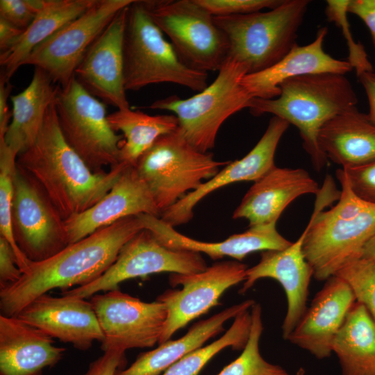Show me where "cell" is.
<instances>
[{"label": "cell", "mask_w": 375, "mask_h": 375, "mask_svg": "<svg viewBox=\"0 0 375 375\" xmlns=\"http://www.w3.org/2000/svg\"><path fill=\"white\" fill-rule=\"evenodd\" d=\"M143 229L138 215L123 218L68 244L27 269L12 285L0 290V310L16 316L28 303L49 291L83 286L100 277L115 261L122 247Z\"/></svg>", "instance_id": "cell-1"}, {"label": "cell", "mask_w": 375, "mask_h": 375, "mask_svg": "<svg viewBox=\"0 0 375 375\" xmlns=\"http://www.w3.org/2000/svg\"><path fill=\"white\" fill-rule=\"evenodd\" d=\"M336 176L341 191L331 176L326 177L304 230L303 254L318 281H326L347 262L362 256L375 235V203L353 192L342 168L337 169Z\"/></svg>", "instance_id": "cell-2"}, {"label": "cell", "mask_w": 375, "mask_h": 375, "mask_svg": "<svg viewBox=\"0 0 375 375\" xmlns=\"http://www.w3.org/2000/svg\"><path fill=\"white\" fill-rule=\"evenodd\" d=\"M17 165L40 185L65 220L95 205L127 167L119 163L109 172H93L65 140L55 101L35 142L17 155Z\"/></svg>", "instance_id": "cell-3"}, {"label": "cell", "mask_w": 375, "mask_h": 375, "mask_svg": "<svg viewBox=\"0 0 375 375\" xmlns=\"http://www.w3.org/2000/svg\"><path fill=\"white\" fill-rule=\"evenodd\" d=\"M274 99L253 98L249 109L254 116L272 114L295 126L312 166L319 172L328 159L319 149L322 126L338 114L356 106L358 99L344 74L320 73L289 78L279 86Z\"/></svg>", "instance_id": "cell-4"}, {"label": "cell", "mask_w": 375, "mask_h": 375, "mask_svg": "<svg viewBox=\"0 0 375 375\" xmlns=\"http://www.w3.org/2000/svg\"><path fill=\"white\" fill-rule=\"evenodd\" d=\"M124 79L126 91L171 83L201 92L208 73L193 69L180 58L173 45L150 17L144 1L128 8L124 38Z\"/></svg>", "instance_id": "cell-5"}, {"label": "cell", "mask_w": 375, "mask_h": 375, "mask_svg": "<svg viewBox=\"0 0 375 375\" xmlns=\"http://www.w3.org/2000/svg\"><path fill=\"white\" fill-rule=\"evenodd\" d=\"M309 3L308 0H283L267 12L214 17L227 38L228 58L244 65L248 74L277 63L297 44V32Z\"/></svg>", "instance_id": "cell-6"}, {"label": "cell", "mask_w": 375, "mask_h": 375, "mask_svg": "<svg viewBox=\"0 0 375 375\" xmlns=\"http://www.w3.org/2000/svg\"><path fill=\"white\" fill-rule=\"evenodd\" d=\"M218 72L212 83L197 94L185 99L170 96L149 106L174 114L183 135L202 152L214 148L222 124L234 113L249 108L253 99L242 84L248 74L244 65L227 58Z\"/></svg>", "instance_id": "cell-7"}, {"label": "cell", "mask_w": 375, "mask_h": 375, "mask_svg": "<svg viewBox=\"0 0 375 375\" xmlns=\"http://www.w3.org/2000/svg\"><path fill=\"white\" fill-rule=\"evenodd\" d=\"M228 162L216 160L211 153L196 149L178 127L160 136L135 167L162 214Z\"/></svg>", "instance_id": "cell-8"}, {"label": "cell", "mask_w": 375, "mask_h": 375, "mask_svg": "<svg viewBox=\"0 0 375 375\" xmlns=\"http://www.w3.org/2000/svg\"><path fill=\"white\" fill-rule=\"evenodd\" d=\"M55 106L65 140L93 172H105V167L119 163L123 135L110 126L105 103L75 77L64 87L58 85Z\"/></svg>", "instance_id": "cell-9"}, {"label": "cell", "mask_w": 375, "mask_h": 375, "mask_svg": "<svg viewBox=\"0 0 375 375\" xmlns=\"http://www.w3.org/2000/svg\"><path fill=\"white\" fill-rule=\"evenodd\" d=\"M144 1L152 20L185 65L206 73L219 70L228 56V43L214 16L196 0Z\"/></svg>", "instance_id": "cell-10"}, {"label": "cell", "mask_w": 375, "mask_h": 375, "mask_svg": "<svg viewBox=\"0 0 375 375\" xmlns=\"http://www.w3.org/2000/svg\"><path fill=\"white\" fill-rule=\"evenodd\" d=\"M207 267L201 253L169 249L143 228L122 247L115 261L100 277L62 291V294L87 299L100 292L119 289V283L130 278L161 272L193 274Z\"/></svg>", "instance_id": "cell-11"}, {"label": "cell", "mask_w": 375, "mask_h": 375, "mask_svg": "<svg viewBox=\"0 0 375 375\" xmlns=\"http://www.w3.org/2000/svg\"><path fill=\"white\" fill-rule=\"evenodd\" d=\"M133 1L95 0L81 15L37 46L22 65L40 68L54 83L67 85L89 47L115 16Z\"/></svg>", "instance_id": "cell-12"}, {"label": "cell", "mask_w": 375, "mask_h": 375, "mask_svg": "<svg viewBox=\"0 0 375 375\" xmlns=\"http://www.w3.org/2000/svg\"><path fill=\"white\" fill-rule=\"evenodd\" d=\"M11 222L17 245L33 262L44 260L68 245L65 219L40 185L17 165Z\"/></svg>", "instance_id": "cell-13"}, {"label": "cell", "mask_w": 375, "mask_h": 375, "mask_svg": "<svg viewBox=\"0 0 375 375\" xmlns=\"http://www.w3.org/2000/svg\"><path fill=\"white\" fill-rule=\"evenodd\" d=\"M90 301L103 333V351L159 344L167 317L163 303L144 302L119 289L97 293Z\"/></svg>", "instance_id": "cell-14"}, {"label": "cell", "mask_w": 375, "mask_h": 375, "mask_svg": "<svg viewBox=\"0 0 375 375\" xmlns=\"http://www.w3.org/2000/svg\"><path fill=\"white\" fill-rule=\"evenodd\" d=\"M247 269V265L240 261L226 260L217 262L200 272L171 274L169 285L173 288L181 285L182 288L167 290L156 299L163 303L167 310L158 344L170 340L178 330L219 305V299L226 290L245 281Z\"/></svg>", "instance_id": "cell-15"}, {"label": "cell", "mask_w": 375, "mask_h": 375, "mask_svg": "<svg viewBox=\"0 0 375 375\" xmlns=\"http://www.w3.org/2000/svg\"><path fill=\"white\" fill-rule=\"evenodd\" d=\"M128 6L115 16L92 44L74 72L76 81L90 94L118 110L130 108L124 79V38Z\"/></svg>", "instance_id": "cell-16"}, {"label": "cell", "mask_w": 375, "mask_h": 375, "mask_svg": "<svg viewBox=\"0 0 375 375\" xmlns=\"http://www.w3.org/2000/svg\"><path fill=\"white\" fill-rule=\"evenodd\" d=\"M289 125L285 120L272 117L260 140L245 156L229 161L213 177L163 211L160 217L173 227L185 224L192 219L195 206L212 192L234 183L260 178L275 166L277 146Z\"/></svg>", "instance_id": "cell-17"}, {"label": "cell", "mask_w": 375, "mask_h": 375, "mask_svg": "<svg viewBox=\"0 0 375 375\" xmlns=\"http://www.w3.org/2000/svg\"><path fill=\"white\" fill-rule=\"evenodd\" d=\"M16 317L81 351L103 339L93 307L85 299L46 293L28 303Z\"/></svg>", "instance_id": "cell-18"}, {"label": "cell", "mask_w": 375, "mask_h": 375, "mask_svg": "<svg viewBox=\"0 0 375 375\" xmlns=\"http://www.w3.org/2000/svg\"><path fill=\"white\" fill-rule=\"evenodd\" d=\"M160 217L152 194L135 166H127L110 190L87 210L65 220L68 244L129 217Z\"/></svg>", "instance_id": "cell-19"}, {"label": "cell", "mask_w": 375, "mask_h": 375, "mask_svg": "<svg viewBox=\"0 0 375 375\" xmlns=\"http://www.w3.org/2000/svg\"><path fill=\"white\" fill-rule=\"evenodd\" d=\"M326 281L287 338L319 359L331 355L334 338L356 301L341 278L333 275Z\"/></svg>", "instance_id": "cell-20"}, {"label": "cell", "mask_w": 375, "mask_h": 375, "mask_svg": "<svg viewBox=\"0 0 375 375\" xmlns=\"http://www.w3.org/2000/svg\"><path fill=\"white\" fill-rule=\"evenodd\" d=\"M304 231L288 247L262 251L256 265L248 268L240 294H244L263 278L277 281L285 290L288 308L282 325L283 338L287 340L307 308L308 288L313 271L303 251Z\"/></svg>", "instance_id": "cell-21"}, {"label": "cell", "mask_w": 375, "mask_h": 375, "mask_svg": "<svg viewBox=\"0 0 375 375\" xmlns=\"http://www.w3.org/2000/svg\"><path fill=\"white\" fill-rule=\"evenodd\" d=\"M138 216L143 228L151 231L164 246L205 253L215 260L228 256L241 261L252 252L282 250L292 243L278 233L276 222L250 226L221 242H207L180 233L159 217L148 214Z\"/></svg>", "instance_id": "cell-22"}, {"label": "cell", "mask_w": 375, "mask_h": 375, "mask_svg": "<svg viewBox=\"0 0 375 375\" xmlns=\"http://www.w3.org/2000/svg\"><path fill=\"white\" fill-rule=\"evenodd\" d=\"M319 189L306 170L275 165L254 181L232 217L247 219L249 227L277 222L292 201L303 194H317Z\"/></svg>", "instance_id": "cell-23"}, {"label": "cell", "mask_w": 375, "mask_h": 375, "mask_svg": "<svg viewBox=\"0 0 375 375\" xmlns=\"http://www.w3.org/2000/svg\"><path fill=\"white\" fill-rule=\"evenodd\" d=\"M327 33L326 27L321 28L311 43L296 44L273 66L247 74L242 80V85L253 98L269 99L279 96L280 85L289 78L320 73L344 75L351 72L353 68L348 60L336 59L324 51L323 44Z\"/></svg>", "instance_id": "cell-24"}, {"label": "cell", "mask_w": 375, "mask_h": 375, "mask_svg": "<svg viewBox=\"0 0 375 375\" xmlns=\"http://www.w3.org/2000/svg\"><path fill=\"white\" fill-rule=\"evenodd\" d=\"M53 339L16 316L0 315V375H42L66 350Z\"/></svg>", "instance_id": "cell-25"}, {"label": "cell", "mask_w": 375, "mask_h": 375, "mask_svg": "<svg viewBox=\"0 0 375 375\" xmlns=\"http://www.w3.org/2000/svg\"><path fill=\"white\" fill-rule=\"evenodd\" d=\"M317 141L327 159L342 168L375 161V124L356 106L327 121L319 131Z\"/></svg>", "instance_id": "cell-26"}, {"label": "cell", "mask_w": 375, "mask_h": 375, "mask_svg": "<svg viewBox=\"0 0 375 375\" xmlns=\"http://www.w3.org/2000/svg\"><path fill=\"white\" fill-rule=\"evenodd\" d=\"M255 301L248 299L195 323L183 337L168 340L151 351L140 353L131 365L115 375H159L188 353L201 347L224 331V323L249 310Z\"/></svg>", "instance_id": "cell-27"}, {"label": "cell", "mask_w": 375, "mask_h": 375, "mask_svg": "<svg viewBox=\"0 0 375 375\" xmlns=\"http://www.w3.org/2000/svg\"><path fill=\"white\" fill-rule=\"evenodd\" d=\"M48 74L35 67L27 88L11 96L12 118L3 138L6 144L18 154L35 142L50 106L54 102L58 85Z\"/></svg>", "instance_id": "cell-28"}, {"label": "cell", "mask_w": 375, "mask_h": 375, "mask_svg": "<svg viewBox=\"0 0 375 375\" xmlns=\"http://www.w3.org/2000/svg\"><path fill=\"white\" fill-rule=\"evenodd\" d=\"M342 375H375V321L356 301L332 344Z\"/></svg>", "instance_id": "cell-29"}, {"label": "cell", "mask_w": 375, "mask_h": 375, "mask_svg": "<svg viewBox=\"0 0 375 375\" xmlns=\"http://www.w3.org/2000/svg\"><path fill=\"white\" fill-rule=\"evenodd\" d=\"M95 0H43L36 17L17 44L0 55L3 74L8 79L40 44L61 27L85 12Z\"/></svg>", "instance_id": "cell-30"}, {"label": "cell", "mask_w": 375, "mask_h": 375, "mask_svg": "<svg viewBox=\"0 0 375 375\" xmlns=\"http://www.w3.org/2000/svg\"><path fill=\"white\" fill-rule=\"evenodd\" d=\"M115 132L124 137L119 163L135 166L139 158L162 135L176 131L178 121L174 114L149 115L131 108L117 110L107 116Z\"/></svg>", "instance_id": "cell-31"}, {"label": "cell", "mask_w": 375, "mask_h": 375, "mask_svg": "<svg viewBox=\"0 0 375 375\" xmlns=\"http://www.w3.org/2000/svg\"><path fill=\"white\" fill-rule=\"evenodd\" d=\"M251 327V315L247 310L234 318L232 325L220 338L188 353L162 375H199L207 362L224 349H243L249 340Z\"/></svg>", "instance_id": "cell-32"}, {"label": "cell", "mask_w": 375, "mask_h": 375, "mask_svg": "<svg viewBox=\"0 0 375 375\" xmlns=\"http://www.w3.org/2000/svg\"><path fill=\"white\" fill-rule=\"evenodd\" d=\"M251 331L242 353L217 375H290L282 367L266 361L260 354L259 342L263 326L260 304L251 307Z\"/></svg>", "instance_id": "cell-33"}, {"label": "cell", "mask_w": 375, "mask_h": 375, "mask_svg": "<svg viewBox=\"0 0 375 375\" xmlns=\"http://www.w3.org/2000/svg\"><path fill=\"white\" fill-rule=\"evenodd\" d=\"M17 153L0 138V233L11 245L22 274L30 260L17 245L12 229L11 210L14 193V176Z\"/></svg>", "instance_id": "cell-34"}, {"label": "cell", "mask_w": 375, "mask_h": 375, "mask_svg": "<svg viewBox=\"0 0 375 375\" xmlns=\"http://www.w3.org/2000/svg\"><path fill=\"white\" fill-rule=\"evenodd\" d=\"M349 286L356 301L375 321V260L360 256L344 264L335 274Z\"/></svg>", "instance_id": "cell-35"}, {"label": "cell", "mask_w": 375, "mask_h": 375, "mask_svg": "<svg viewBox=\"0 0 375 375\" xmlns=\"http://www.w3.org/2000/svg\"><path fill=\"white\" fill-rule=\"evenodd\" d=\"M349 3L350 0H328L326 15L328 19L334 22L344 33L349 52L348 61L358 75L363 72L372 71L373 67L363 46L359 42L356 43L352 38L347 17Z\"/></svg>", "instance_id": "cell-36"}, {"label": "cell", "mask_w": 375, "mask_h": 375, "mask_svg": "<svg viewBox=\"0 0 375 375\" xmlns=\"http://www.w3.org/2000/svg\"><path fill=\"white\" fill-rule=\"evenodd\" d=\"M212 16H230L260 12L263 8L273 9L283 0H196Z\"/></svg>", "instance_id": "cell-37"}, {"label": "cell", "mask_w": 375, "mask_h": 375, "mask_svg": "<svg viewBox=\"0 0 375 375\" xmlns=\"http://www.w3.org/2000/svg\"><path fill=\"white\" fill-rule=\"evenodd\" d=\"M43 0H1L0 17L26 30L33 21Z\"/></svg>", "instance_id": "cell-38"}, {"label": "cell", "mask_w": 375, "mask_h": 375, "mask_svg": "<svg viewBox=\"0 0 375 375\" xmlns=\"http://www.w3.org/2000/svg\"><path fill=\"white\" fill-rule=\"evenodd\" d=\"M342 169L353 192L362 199L375 203V161Z\"/></svg>", "instance_id": "cell-39"}, {"label": "cell", "mask_w": 375, "mask_h": 375, "mask_svg": "<svg viewBox=\"0 0 375 375\" xmlns=\"http://www.w3.org/2000/svg\"><path fill=\"white\" fill-rule=\"evenodd\" d=\"M22 275L15 252L9 242L0 236V290L17 283Z\"/></svg>", "instance_id": "cell-40"}, {"label": "cell", "mask_w": 375, "mask_h": 375, "mask_svg": "<svg viewBox=\"0 0 375 375\" xmlns=\"http://www.w3.org/2000/svg\"><path fill=\"white\" fill-rule=\"evenodd\" d=\"M124 351L109 349L90 362L83 375H115L119 366L124 361Z\"/></svg>", "instance_id": "cell-41"}, {"label": "cell", "mask_w": 375, "mask_h": 375, "mask_svg": "<svg viewBox=\"0 0 375 375\" xmlns=\"http://www.w3.org/2000/svg\"><path fill=\"white\" fill-rule=\"evenodd\" d=\"M348 12L358 16L365 24L375 46V0H350Z\"/></svg>", "instance_id": "cell-42"}, {"label": "cell", "mask_w": 375, "mask_h": 375, "mask_svg": "<svg viewBox=\"0 0 375 375\" xmlns=\"http://www.w3.org/2000/svg\"><path fill=\"white\" fill-rule=\"evenodd\" d=\"M12 86L10 79L3 74L0 76V137H3L8 126L9 120L12 117V112L8 108V97Z\"/></svg>", "instance_id": "cell-43"}, {"label": "cell", "mask_w": 375, "mask_h": 375, "mask_svg": "<svg viewBox=\"0 0 375 375\" xmlns=\"http://www.w3.org/2000/svg\"><path fill=\"white\" fill-rule=\"evenodd\" d=\"M24 31L0 17V55L8 52L14 47Z\"/></svg>", "instance_id": "cell-44"}, {"label": "cell", "mask_w": 375, "mask_h": 375, "mask_svg": "<svg viewBox=\"0 0 375 375\" xmlns=\"http://www.w3.org/2000/svg\"><path fill=\"white\" fill-rule=\"evenodd\" d=\"M367 96L369 112L367 114L371 121L375 124V73L372 71L363 72L357 75Z\"/></svg>", "instance_id": "cell-45"}, {"label": "cell", "mask_w": 375, "mask_h": 375, "mask_svg": "<svg viewBox=\"0 0 375 375\" xmlns=\"http://www.w3.org/2000/svg\"><path fill=\"white\" fill-rule=\"evenodd\" d=\"M362 256L375 260V235L365 244Z\"/></svg>", "instance_id": "cell-46"}, {"label": "cell", "mask_w": 375, "mask_h": 375, "mask_svg": "<svg viewBox=\"0 0 375 375\" xmlns=\"http://www.w3.org/2000/svg\"><path fill=\"white\" fill-rule=\"evenodd\" d=\"M304 373L305 371L302 368H300L297 372V375H304Z\"/></svg>", "instance_id": "cell-47"}]
</instances>
